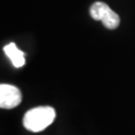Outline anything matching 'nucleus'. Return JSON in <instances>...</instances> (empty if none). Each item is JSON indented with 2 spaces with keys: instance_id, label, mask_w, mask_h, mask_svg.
Instances as JSON below:
<instances>
[{
  "instance_id": "obj_1",
  "label": "nucleus",
  "mask_w": 135,
  "mask_h": 135,
  "mask_svg": "<svg viewBox=\"0 0 135 135\" xmlns=\"http://www.w3.org/2000/svg\"><path fill=\"white\" fill-rule=\"evenodd\" d=\"M56 113L52 107H35L25 113L23 117V125L29 131L40 132L53 122Z\"/></svg>"
},
{
  "instance_id": "obj_2",
  "label": "nucleus",
  "mask_w": 135,
  "mask_h": 135,
  "mask_svg": "<svg viewBox=\"0 0 135 135\" xmlns=\"http://www.w3.org/2000/svg\"><path fill=\"white\" fill-rule=\"evenodd\" d=\"M90 16L94 20L101 21L108 29H115L120 24L119 15L104 2H95L90 7Z\"/></svg>"
},
{
  "instance_id": "obj_3",
  "label": "nucleus",
  "mask_w": 135,
  "mask_h": 135,
  "mask_svg": "<svg viewBox=\"0 0 135 135\" xmlns=\"http://www.w3.org/2000/svg\"><path fill=\"white\" fill-rule=\"evenodd\" d=\"M22 100L21 91L14 85H0V107L3 109H12L18 106Z\"/></svg>"
},
{
  "instance_id": "obj_4",
  "label": "nucleus",
  "mask_w": 135,
  "mask_h": 135,
  "mask_svg": "<svg viewBox=\"0 0 135 135\" xmlns=\"http://www.w3.org/2000/svg\"><path fill=\"white\" fill-rule=\"evenodd\" d=\"M3 50H4V53L6 54V56L11 60L12 64L16 68L22 67L25 64L24 53L17 48L14 43L7 44L6 46H4Z\"/></svg>"
}]
</instances>
